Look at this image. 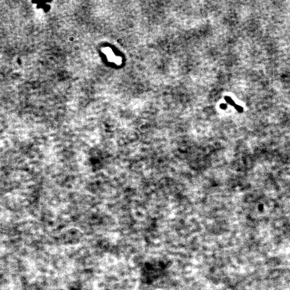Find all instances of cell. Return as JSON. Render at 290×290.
<instances>
[{"label":"cell","mask_w":290,"mask_h":290,"mask_svg":"<svg viewBox=\"0 0 290 290\" xmlns=\"http://www.w3.org/2000/svg\"><path fill=\"white\" fill-rule=\"evenodd\" d=\"M224 100L226 101L227 103H229L231 106H234L236 105V103H235L234 101L229 96H225L224 97Z\"/></svg>","instance_id":"cell-1"},{"label":"cell","mask_w":290,"mask_h":290,"mask_svg":"<svg viewBox=\"0 0 290 290\" xmlns=\"http://www.w3.org/2000/svg\"><path fill=\"white\" fill-rule=\"evenodd\" d=\"M235 109L238 110L239 112H242L243 111V109L242 106H238V104H236V105L234 106Z\"/></svg>","instance_id":"cell-2"}]
</instances>
